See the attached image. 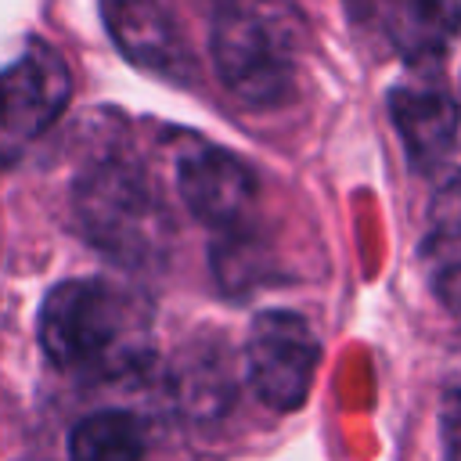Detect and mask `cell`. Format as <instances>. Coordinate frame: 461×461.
<instances>
[{"instance_id": "obj_5", "label": "cell", "mask_w": 461, "mask_h": 461, "mask_svg": "<svg viewBox=\"0 0 461 461\" xmlns=\"http://www.w3.org/2000/svg\"><path fill=\"white\" fill-rule=\"evenodd\" d=\"M68 94V68L47 43H29L14 65L0 68V162L14 158L29 140L50 130L65 112Z\"/></svg>"}, {"instance_id": "obj_1", "label": "cell", "mask_w": 461, "mask_h": 461, "mask_svg": "<svg viewBox=\"0 0 461 461\" xmlns=\"http://www.w3.org/2000/svg\"><path fill=\"white\" fill-rule=\"evenodd\" d=\"M47 360L76 378H119L151 353V306L140 292L104 277H72L40 306Z\"/></svg>"}, {"instance_id": "obj_6", "label": "cell", "mask_w": 461, "mask_h": 461, "mask_svg": "<svg viewBox=\"0 0 461 461\" xmlns=\"http://www.w3.org/2000/svg\"><path fill=\"white\" fill-rule=\"evenodd\" d=\"M176 187L194 220L212 227L216 234L252 227V212L259 202L256 173L230 151L198 144L180 155Z\"/></svg>"}, {"instance_id": "obj_12", "label": "cell", "mask_w": 461, "mask_h": 461, "mask_svg": "<svg viewBox=\"0 0 461 461\" xmlns=\"http://www.w3.org/2000/svg\"><path fill=\"white\" fill-rule=\"evenodd\" d=\"M439 432L447 461H461V389H450L439 403Z\"/></svg>"}, {"instance_id": "obj_10", "label": "cell", "mask_w": 461, "mask_h": 461, "mask_svg": "<svg viewBox=\"0 0 461 461\" xmlns=\"http://www.w3.org/2000/svg\"><path fill=\"white\" fill-rule=\"evenodd\" d=\"M432 292L461 313V173L447 176L429 202V230L421 241Z\"/></svg>"}, {"instance_id": "obj_8", "label": "cell", "mask_w": 461, "mask_h": 461, "mask_svg": "<svg viewBox=\"0 0 461 461\" xmlns=\"http://www.w3.org/2000/svg\"><path fill=\"white\" fill-rule=\"evenodd\" d=\"M101 7L112 40L133 65L166 76L180 72L184 54L158 0H101Z\"/></svg>"}, {"instance_id": "obj_9", "label": "cell", "mask_w": 461, "mask_h": 461, "mask_svg": "<svg viewBox=\"0 0 461 461\" xmlns=\"http://www.w3.org/2000/svg\"><path fill=\"white\" fill-rule=\"evenodd\" d=\"M375 7L389 43L407 61L439 58L461 29V11L454 0H375Z\"/></svg>"}, {"instance_id": "obj_4", "label": "cell", "mask_w": 461, "mask_h": 461, "mask_svg": "<svg viewBox=\"0 0 461 461\" xmlns=\"http://www.w3.org/2000/svg\"><path fill=\"white\" fill-rule=\"evenodd\" d=\"M321 360L317 335L292 310H263L245 339V375L270 411H299Z\"/></svg>"}, {"instance_id": "obj_2", "label": "cell", "mask_w": 461, "mask_h": 461, "mask_svg": "<svg viewBox=\"0 0 461 461\" xmlns=\"http://www.w3.org/2000/svg\"><path fill=\"white\" fill-rule=\"evenodd\" d=\"M303 22L288 0H227L212 18V65L249 108L285 104L299 79Z\"/></svg>"}, {"instance_id": "obj_11", "label": "cell", "mask_w": 461, "mask_h": 461, "mask_svg": "<svg viewBox=\"0 0 461 461\" xmlns=\"http://www.w3.org/2000/svg\"><path fill=\"white\" fill-rule=\"evenodd\" d=\"M144 425L130 411H97L68 432V461H140Z\"/></svg>"}, {"instance_id": "obj_7", "label": "cell", "mask_w": 461, "mask_h": 461, "mask_svg": "<svg viewBox=\"0 0 461 461\" xmlns=\"http://www.w3.org/2000/svg\"><path fill=\"white\" fill-rule=\"evenodd\" d=\"M393 126L414 166L439 162L457 137V101L439 83H400L389 94Z\"/></svg>"}, {"instance_id": "obj_3", "label": "cell", "mask_w": 461, "mask_h": 461, "mask_svg": "<svg viewBox=\"0 0 461 461\" xmlns=\"http://www.w3.org/2000/svg\"><path fill=\"white\" fill-rule=\"evenodd\" d=\"M72 209L83 234L122 267L144 270L169 256L173 216L148 173L126 158L90 166L76 180Z\"/></svg>"}]
</instances>
